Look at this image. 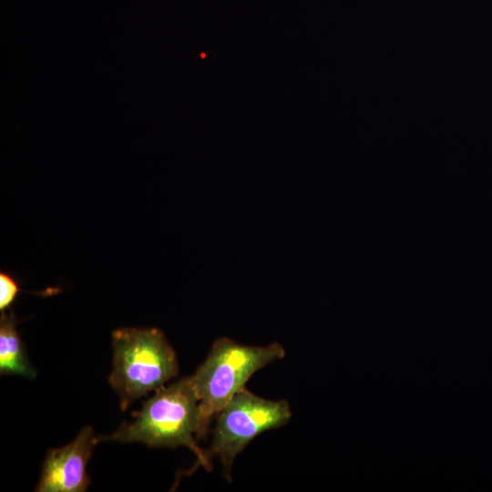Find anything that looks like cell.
<instances>
[{"mask_svg":"<svg viewBox=\"0 0 492 492\" xmlns=\"http://www.w3.org/2000/svg\"><path fill=\"white\" fill-rule=\"evenodd\" d=\"M199 399L191 377L163 386L147 400L134 420L122 424L101 441L138 442L150 447H188L197 457L196 466L212 468L211 458L197 443Z\"/></svg>","mask_w":492,"mask_h":492,"instance_id":"cell-1","label":"cell"},{"mask_svg":"<svg viewBox=\"0 0 492 492\" xmlns=\"http://www.w3.org/2000/svg\"><path fill=\"white\" fill-rule=\"evenodd\" d=\"M284 355L279 343L244 345L228 337L218 338L190 375L199 399L197 440L205 437L211 421L257 371Z\"/></svg>","mask_w":492,"mask_h":492,"instance_id":"cell-2","label":"cell"},{"mask_svg":"<svg viewBox=\"0 0 492 492\" xmlns=\"http://www.w3.org/2000/svg\"><path fill=\"white\" fill-rule=\"evenodd\" d=\"M113 368L108 382L125 410L179 374L173 348L159 328L123 327L112 333Z\"/></svg>","mask_w":492,"mask_h":492,"instance_id":"cell-3","label":"cell"},{"mask_svg":"<svg viewBox=\"0 0 492 492\" xmlns=\"http://www.w3.org/2000/svg\"><path fill=\"white\" fill-rule=\"evenodd\" d=\"M286 400H271L244 388L237 393L216 415V425L208 454L217 456L223 475L231 481L236 456L259 435L286 425L292 418Z\"/></svg>","mask_w":492,"mask_h":492,"instance_id":"cell-4","label":"cell"},{"mask_svg":"<svg viewBox=\"0 0 492 492\" xmlns=\"http://www.w3.org/2000/svg\"><path fill=\"white\" fill-rule=\"evenodd\" d=\"M97 437L87 425L69 444L50 449L42 466L36 492H84L90 479L87 465Z\"/></svg>","mask_w":492,"mask_h":492,"instance_id":"cell-5","label":"cell"},{"mask_svg":"<svg viewBox=\"0 0 492 492\" xmlns=\"http://www.w3.org/2000/svg\"><path fill=\"white\" fill-rule=\"evenodd\" d=\"M14 311L1 312L0 316V374L35 379L36 370L27 358L25 345L17 332Z\"/></svg>","mask_w":492,"mask_h":492,"instance_id":"cell-6","label":"cell"},{"mask_svg":"<svg viewBox=\"0 0 492 492\" xmlns=\"http://www.w3.org/2000/svg\"><path fill=\"white\" fill-rule=\"evenodd\" d=\"M19 284L14 276L5 271L0 272V311L5 312L14 302L18 292Z\"/></svg>","mask_w":492,"mask_h":492,"instance_id":"cell-7","label":"cell"}]
</instances>
